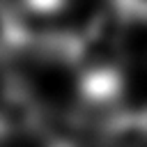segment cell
I'll list each match as a JSON object with an SVG mask.
<instances>
[{
  "mask_svg": "<svg viewBox=\"0 0 147 147\" xmlns=\"http://www.w3.org/2000/svg\"><path fill=\"white\" fill-rule=\"evenodd\" d=\"M21 37H23V30H21L18 18L9 9V5L0 0V55L16 48L21 44Z\"/></svg>",
  "mask_w": 147,
  "mask_h": 147,
  "instance_id": "1",
  "label": "cell"
}]
</instances>
